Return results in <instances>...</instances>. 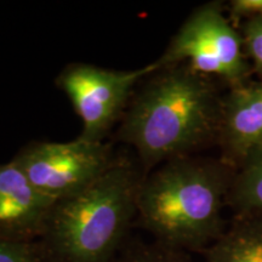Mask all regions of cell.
<instances>
[{"instance_id":"2","label":"cell","mask_w":262,"mask_h":262,"mask_svg":"<svg viewBox=\"0 0 262 262\" xmlns=\"http://www.w3.org/2000/svg\"><path fill=\"white\" fill-rule=\"evenodd\" d=\"M234 172L221 158L168 160L143 179L137 195L139 224L160 244L201 253L225 232L222 209Z\"/></svg>"},{"instance_id":"9","label":"cell","mask_w":262,"mask_h":262,"mask_svg":"<svg viewBox=\"0 0 262 262\" xmlns=\"http://www.w3.org/2000/svg\"><path fill=\"white\" fill-rule=\"evenodd\" d=\"M201 253L206 262H262V214L237 215L231 227Z\"/></svg>"},{"instance_id":"12","label":"cell","mask_w":262,"mask_h":262,"mask_svg":"<svg viewBox=\"0 0 262 262\" xmlns=\"http://www.w3.org/2000/svg\"><path fill=\"white\" fill-rule=\"evenodd\" d=\"M238 31L253 73L262 79V17L243 22L238 27Z\"/></svg>"},{"instance_id":"14","label":"cell","mask_w":262,"mask_h":262,"mask_svg":"<svg viewBox=\"0 0 262 262\" xmlns=\"http://www.w3.org/2000/svg\"><path fill=\"white\" fill-rule=\"evenodd\" d=\"M226 15L238 29L245 21L262 17V0H232L225 5Z\"/></svg>"},{"instance_id":"6","label":"cell","mask_w":262,"mask_h":262,"mask_svg":"<svg viewBox=\"0 0 262 262\" xmlns=\"http://www.w3.org/2000/svg\"><path fill=\"white\" fill-rule=\"evenodd\" d=\"M157 70L155 64L131 71L107 70L88 63H72L61 72L56 85L70 98L83 124L81 139L101 142L122 120L134 88Z\"/></svg>"},{"instance_id":"10","label":"cell","mask_w":262,"mask_h":262,"mask_svg":"<svg viewBox=\"0 0 262 262\" xmlns=\"http://www.w3.org/2000/svg\"><path fill=\"white\" fill-rule=\"evenodd\" d=\"M227 205L237 215L262 214V148L248 157L235 170Z\"/></svg>"},{"instance_id":"13","label":"cell","mask_w":262,"mask_h":262,"mask_svg":"<svg viewBox=\"0 0 262 262\" xmlns=\"http://www.w3.org/2000/svg\"><path fill=\"white\" fill-rule=\"evenodd\" d=\"M0 262H44L35 243L0 239Z\"/></svg>"},{"instance_id":"5","label":"cell","mask_w":262,"mask_h":262,"mask_svg":"<svg viewBox=\"0 0 262 262\" xmlns=\"http://www.w3.org/2000/svg\"><path fill=\"white\" fill-rule=\"evenodd\" d=\"M116 158L103 141L78 137L71 142H33L12 162L38 191L58 202L90 187Z\"/></svg>"},{"instance_id":"7","label":"cell","mask_w":262,"mask_h":262,"mask_svg":"<svg viewBox=\"0 0 262 262\" xmlns=\"http://www.w3.org/2000/svg\"><path fill=\"white\" fill-rule=\"evenodd\" d=\"M216 146L234 170L262 148V81L249 80L224 94Z\"/></svg>"},{"instance_id":"4","label":"cell","mask_w":262,"mask_h":262,"mask_svg":"<svg viewBox=\"0 0 262 262\" xmlns=\"http://www.w3.org/2000/svg\"><path fill=\"white\" fill-rule=\"evenodd\" d=\"M186 63L232 89L251 80L253 68L244 52L241 33L231 24L221 2L198 6L173 35L156 70Z\"/></svg>"},{"instance_id":"1","label":"cell","mask_w":262,"mask_h":262,"mask_svg":"<svg viewBox=\"0 0 262 262\" xmlns=\"http://www.w3.org/2000/svg\"><path fill=\"white\" fill-rule=\"evenodd\" d=\"M210 77L181 63L156 71L131 98L118 137L143 172L217 145L224 94Z\"/></svg>"},{"instance_id":"8","label":"cell","mask_w":262,"mask_h":262,"mask_svg":"<svg viewBox=\"0 0 262 262\" xmlns=\"http://www.w3.org/2000/svg\"><path fill=\"white\" fill-rule=\"evenodd\" d=\"M56 203L38 191L12 160L0 165V239L34 243Z\"/></svg>"},{"instance_id":"3","label":"cell","mask_w":262,"mask_h":262,"mask_svg":"<svg viewBox=\"0 0 262 262\" xmlns=\"http://www.w3.org/2000/svg\"><path fill=\"white\" fill-rule=\"evenodd\" d=\"M146 173L118 156L90 187L58 201L37 244L44 262H113L137 214Z\"/></svg>"},{"instance_id":"11","label":"cell","mask_w":262,"mask_h":262,"mask_svg":"<svg viewBox=\"0 0 262 262\" xmlns=\"http://www.w3.org/2000/svg\"><path fill=\"white\" fill-rule=\"evenodd\" d=\"M118 262H192L183 250L156 242L131 248Z\"/></svg>"}]
</instances>
